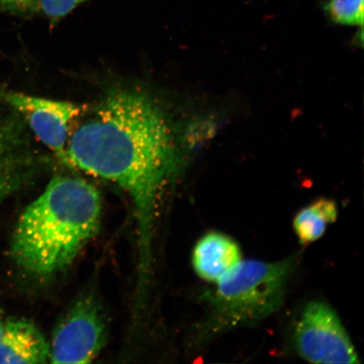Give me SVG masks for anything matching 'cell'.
Returning a JSON list of instances; mask_svg holds the SVG:
<instances>
[{"instance_id":"6da1fadb","label":"cell","mask_w":364,"mask_h":364,"mask_svg":"<svg viewBox=\"0 0 364 364\" xmlns=\"http://www.w3.org/2000/svg\"><path fill=\"white\" fill-rule=\"evenodd\" d=\"M70 167L119 186L129 194L138 221L141 280L152 259L159 199L178 166L169 121L149 95L117 90L70 136Z\"/></svg>"},{"instance_id":"7a4b0ae2","label":"cell","mask_w":364,"mask_h":364,"mask_svg":"<svg viewBox=\"0 0 364 364\" xmlns=\"http://www.w3.org/2000/svg\"><path fill=\"white\" fill-rule=\"evenodd\" d=\"M102 199L84 179L58 176L22 213L11 252L23 270L48 279L70 266L97 234Z\"/></svg>"},{"instance_id":"3957f363","label":"cell","mask_w":364,"mask_h":364,"mask_svg":"<svg viewBox=\"0 0 364 364\" xmlns=\"http://www.w3.org/2000/svg\"><path fill=\"white\" fill-rule=\"evenodd\" d=\"M294 263L293 258L274 262L241 260L206 295L208 333L256 325L279 311Z\"/></svg>"},{"instance_id":"277c9868","label":"cell","mask_w":364,"mask_h":364,"mask_svg":"<svg viewBox=\"0 0 364 364\" xmlns=\"http://www.w3.org/2000/svg\"><path fill=\"white\" fill-rule=\"evenodd\" d=\"M293 339L297 353L309 363H359L357 350L343 322L326 303L316 300L304 307Z\"/></svg>"},{"instance_id":"5b68a950","label":"cell","mask_w":364,"mask_h":364,"mask_svg":"<svg viewBox=\"0 0 364 364\" xmlns=\"http://www.w3.org/2000/svg\"><path fill=\"white\" fill-rule=\"evenodd\" d=\"M107 321L94 297L73 304L53 332L49 359L53 363H88L107 341Z\"/></svg>"},{"instance_id":"8992f818","label":"cell","mask_w":364,"mask_h":364,"mask_svg":"<svg viewBox=\"0 0 364 364\" xmlns=\"http://www.w3.org/2000/svg\"><path fill=\"white\" fill-rule=\"evenodd\" d=\"M1 95L24 118L41 142L59 161L70 166L67 150L70 127L86 108L76 103L33 97L16 91H7Z\"/></svg>"},{"instance_id":"52a82bcc","label":"cell","mask_w":364,"mask_h":364,"mask_svg":"<svg viewBox=\"0 0 364 364\" xmlns=\"http://www.w3.org/2000/svg\"><path fill=\"white\" fill-rule=\"evenodd\" d=\"M19 122L12 120L0 125V205L19 189L33 171Z\"/></svg>"},{"instance_id":"ba28073f","label":"cell","mask_w":364,"mask_h":364,"mask_svg":"<svg viewBox=\"0 0 364 364\" xmlns=\"http://www.w3.org/2000/svg\"><path fill=\"white\" fill-rule=\"evenodd\" d=\"M50 344L33 323L11 320L0 339V363L40 364L48 361Z\"/></svg>"},{"instance_id":"9c48e42d","label":"cell","mask_w":364,"mask_h":364,"mask_svg":"<svg viewBox=\"0 0 364 364\" xmlns=\"http://www.w3.org/2000/svg\"><path fill=\"white\" fill-rule=\"evenodd\" d=\"M242 260L237 242L221 232L211 231L200 239L193 254V265L205 281L215 283Z\"/></svg>"},{"instance_id":"30bf717a","label":"cell","mask_w":364,"mask_h":364,"mask_svg":"<svg viewBox=\"0 0 364 364\" xmlns=\"http://www.w3.org/2000/svg\"><path fill=\"white\" fill-rule=\"evenodd\" d=\"M338 216V205L328 198H318L299 210L294 230L300 242L309 244L321 239Z\"/></svg>"},{"instance_id":"8fae6325","label":"cell","mask_w":364,"mask_h":364,"mask_svg":"<svg viewBox=\"0 0 364 364\" xmlns=\"http://www.w3.org/2000/svg\"><path fill=\"white\" fill-rule=\"evenodd\" d=\"M364 0H324L322 9L336 24L358 26L363 25Z\"/></svg>"},{"instance_id":"7c38bea8","label":"cell","mask_w":364,"mask_h":364,"mask_svg":"<svg viewBox=\"0 0 364 364\" xmlns=\"http://www.w3.org/2000/svg\"><path fill=\"white\" fill-rule=\"evenodd\" d=\"M86 0H38V11L48 19L58 21L70 14Z\"/></svg>"},{"instance_id":"4fadbf2b","label":"cell","mask_w":364,"mask_h":364,"mask_svg":"<svg viewBox=\"0 0 364 364\" xmlns=\"http://www.w3.org/2000/svg\"><path fill=\"white\" fill-rule=\"evenodd\" d=\"M0 10L28 14L38 11V0H0Z\"/></svg>"},{"instance_id":"5bb4252c","label":"cell","mask_w":364,"mask_h":364,"mask_svg":"<svg viewBox=\"0 0 364 364\" xmlns=\"http://www.w3.org/2000/svg\"><path fill=\"white\" fill-rule=\"evenodd\" d=\"M4 323L1 320V317H0V339H1V336L4 331Z\"/></svg>"}]
</instances>
